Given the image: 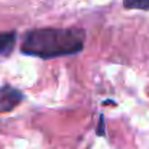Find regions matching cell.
Instances as JSON below:
<instances>
[{
  "instance_id": "1",
  "label": "cell",
  "mask_w": 149,
  "mask_h": 149,
  "mask_svg": "<svg viewBox=\"0 0 149 149\" xmlns=\"http://www.w3.org/2000/svg\"><path fill=\"white\" fill-rule=\"evenodd\" d=\"M86 32L77 28H39L25 33L20 52L49 59L74 55L84 49Z\"/></svg>"
},
{
  "instance_id": "2",
  "label": "cell",
  "mask_w": 149,
  "mask_h": 149,
  "mask_svg": "<svg viewBox=\"0 0 149 149\" xmlns=\"http://www.w3.org/2000/svg\"><path fill=\"white\" fill-rule=\"evenodd\" d=\"M25 100V94L9 84H4L0 87V113H9L15 110L22 101Z\"/></svg>"
},
{
  "instance_id": "3",
  "label": "cell",
  "mask_w": 149,
  "mask_h": 149,
  "mask_svg": "<svg viewBox=\"0 0 149 149\" xmlns=\"http://www.w3.org/2000/svg\"><path fill=\"white\" fill-rule=\"evenodd\" d=\"M16 32L10 31V32H0V55L7 56L12 54V51L15 48L16 44Z\"/></svg>"
},
{
  "instance_id": "4",
  "label": "cell",
  "mask_w": 149,
  "mask_h": 149,
  "mask_svg": "<svg viewBox=\"0 0 149 149\" xmlns=\"http://www.w3.org/2000/svg\"><path fill=\"white\" fill-rule=\"evenodd\" d=\"M123 6L130 10H149V0H123Z\"/></svg>"
},
{
  "instance_id": "5",
  "label": "cell",
  "mask_w": 149,
  "mask_h": 149,
  "mask_svg": "<svg viewBox=\"0 0 149 149\" xmlns=\"http://www.w3.org/2000/svg\"><path fill=\"white\" fill-rule=\"evenodd\" d=\"M96 133L99 136H104V133H106V130H104V116L103 114L100 116V123H99V127H97Z\"/></svg>"
}]
</instances>
